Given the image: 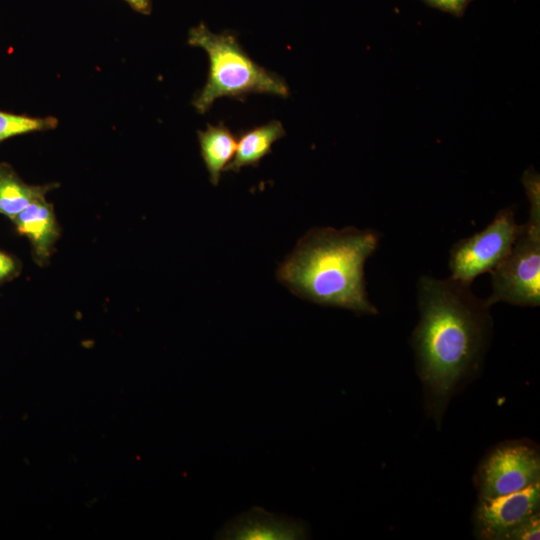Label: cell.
<instances>
[{"mask_svg": "<svg viewBox=\"0 0 540 540\" xmlns=\"http://www.w3.org/2000/svg\"><path fill=\"white\" fill-rule=\"evenodd\" d=\"M420 319L411 345L425 409L440 426L451 398L476 376L492 331L490 306L471 284L423 276L417 286Z\"/></svg>", "mask_w": 540, "mask_h": 540, "instance_id": "6da1fadb", "label": "cell"}, {"mask_svg": "<svg viewBox=\"0 0 540 540\" xmlns=\"http://www.w3.org/2000/svg\"><path fill=\"white\" fill-rule=\"evenodd\" d=\"M378 244L379 235L373 230L311 229L281 263L277 279L310 302L377 314L367 297L364 265Z\"/></svg>", "mask_w": 540, "mask_h": 540, "instance_id": "7a4b0ae2", "label": "cell"}, {"mask_svg": "<svg viewBox=\"0 0 540 540\" xmlns=\"http://www.w3.org/2000/svg\"><path fill=\"white\" fill-rule=\"evenodd\" d=\"M188 44L202 48L209 58L206 83L192 100L198 113H206L220 97L243 100L252 93L289 96L285 80L250 58L233 34H215L200 24L190 29Z\"/></svg>", "mask_w": 540, "mask_h": 540, "instance_id": "3957f363", "label": "cell"}, {"mask_svg": "<svg viewBox=\"0 0 540 540\" xmlns=\"http://www.w3.org/2000/svg\"><path fill=\"white\" fill-rule=\"evenodd\" d=\"M530 214L522 224L510 252L490 273L492 292L486 299L489 306L505 302L517 306L540 304V183L534 170L522 178Z\"/></svg>", "mask_w": 540, "mask_h": 540, "instance_id": "277c9868", "label": "cell"}, {"mask_svg": "<svg viewBox=\"0 0 540 540\" xmlns=\"http://www.w3.org/2000/svg\"><path fill=\"white\" fill-rule=\"evenodd\" d=\"M540 482V453L529 440L504 441L492 448L474 475L478 498H492Z\"/></svg>", "mask_w": 540, "mask_h": 540, "instance_id": "5b68a950", "label": "cell"}, {"mask_svg": "<svg viewBox=\"0 0 540 540\" xmlns=\"http://www.w3.org/2000/svg\"><path fill=\"white\" fill-rule=\"evenodd\" d=\"M521 226L513 207L501 209L486 228L452 247L451 278L471 284L477 276L491 272L510 252Z\"/></svg>", "mask_w": 540, "mask_h": 540, "instance_id": "8992f818", "label": "cell"}, {"mask_svg": "<svg viewBox=\"0 0 540 540\" xmlns=\"http://www.w3.org/2000/svg\"><path fill=\"white\" fill-rule=\"evenodd\" d=\"M540 512V482L509 494L478 498L473 532L481 540H508L526 519Z\"/></svg>", "mask_w": 540, "mask_h": 540, "instance_id": "52a82bcc", "label": "cell"}, {"mask_svg": "<svg viewBox=\"0 0 540 540\" xmlns=\"http://www.w3.org/2000/svg\"><path fill=\"white\" fill-rule=\"evenodd\" d=\"M309 529L305 522L269 513L254 507L229 521L217 534L230 540H298L306 539Z\"/></svg>", "mask_w": 540, "mask_h": 540, "instance_id": "ba28073f", "label": "cell"}, {"mask_svg": "<svg viewBox=\"0 0 540 540\" xmlns=\"http://www.w3.org/2000/svg\"><path fill=\"white\" fill-rule=\"evenodd\" d=\"M13 222L18 232L31 241L37 259L45 261L58 237L53 209L45 197L41 196L31 202Z\"/></svg>", "mask_w": 540, "mask_h": 540, "instance_id": "9c48e42d", "label": "cell"}, {"mask_svg": "<svg viewBox=\"0 0 540 540\" xmlns=\"http://www.w3.org/2000/svg\"><path fill=\"white\" fill-rule=\"evenodd\" d=\"M285 134L283 125L277 120L242 132L233 160L224 171L239 172L242 167L257 166L262 158L271 153L273 143Z\"/></svg>", "mask_w": 540, "mask_h": 540, "instance_id": "30bf717a", "label": "cell"}, {"mask_svg": "<svg viewBox=\"0 0 540 540\" xmlns=\"http://www.w3.org/2000/svg\"><path fill=\"white\" fill-rule=\"evenodd\" d=\"M197 134L201 156L209 173L210 181L213 185H217L221 172L235 155L236 138L223 123L208 124L206 130H199Z\"/></svg>", "mask_w": 540, "mask_h": 540, "instance_id": "8fae6325", "label": "cell"}, {"mask_svg": "<svg viewBox=\"0 0 540 540\" xmlns=\"http://www.w3.org/2000/svg\"><path fill=\"white\" fill-rule=\"evenodd\" d=\"M50 186H32L21 180L13 169L0 164V214L14 219L35 199L44 196Z\"/></svg>", "mask_w": 540, "mask_h": 540, "instance_id": "7c38bea8", "label": "cell"}, {"mask_svg": "<svg viewBox=\"0 0 540 540\" xmlns=\"http://www.w3.org/2000/svg\"><path fill=\"white\" fill-rule=\"evenodd\" d=\"M58 126V120L54 117H30L0 111V142L18 135L35 131H46Z\"/></svg>", "mask_w": 540, "mask_h": 540, "instance_id": "4fadbf2b", "label": "cell"}, {"mask_svg": "<svg viewBox=\"0 0 540 540\" xmlns=\"http://www.w3.org/2000/svg\"><path fill=\"white\" fill-rule=\"evenodd\" d=\"M540 512L532 515L521 523L510 535L508 540H532L539 539Z\"/></svg>", "mask_w": 540, "mask_h": 540, "instance_id": "5bb4252c", "label": "cell"}, {"mask_svg": "<svg viewBox=\"0 0 540 540\" xmlns=\"http://www.w3.org/2000/svg\"><path fill=\"white\" fill-rule=\"evenodd\" d=\"M428 5L450 13L454 16H461L468 4L472 0H423Z\"/></svg>", "mask_w": 540, "mask_h": 540, "instance_id": "9a60e30c", "label": "cell"}, {"mask_svg": "<svg viewBox=\"0 0 540 540\" xmlns=\"http://www.w3.org/2000/svg\"><path fill=\"white\" fill-rule=\"evenodd\" d=\"M16 270V263L12 257L0 251V282L8 278Z\"/></svg>", "mask_w": 540, "mask_h": 540, "instance_id": "2e32d148", "label": "cell"}, {"mask_svg": "<svg viewBox=\"0 0 540 540\" xmlns=\"http://www.w3.org/2000/svg\"><path fill=\"white\" fill-rule=\"evenodd\" d=\"M135 11L142 14H149L151 11V0H125Z\"/></svg>", "mask_w": 540, "mask_h": 540, "instance_id": "e0dca14e", "label": "cell"}]
</instances>
